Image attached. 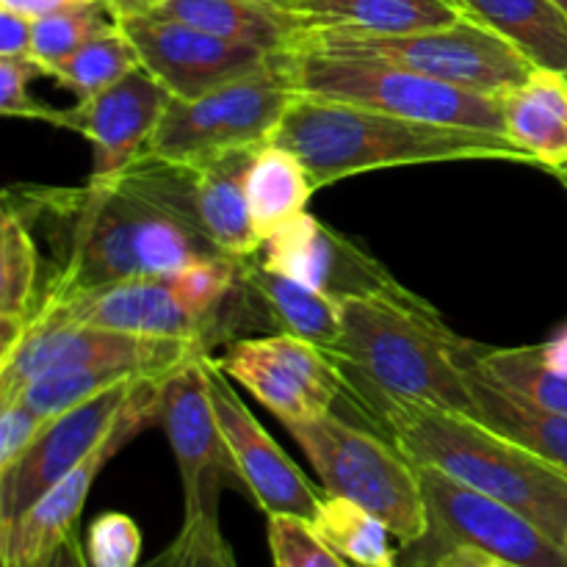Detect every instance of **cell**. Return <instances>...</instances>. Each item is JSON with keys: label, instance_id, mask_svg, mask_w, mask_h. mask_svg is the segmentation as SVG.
Returning a JSON list of instances; mask_svg holds the SVG:
<instances>
[{"label": "cell", "instance_id": "cell-23", "mask_svg": "<svg viewBox=\"0 0 567 567\" xmlns=\"http://www.w3.org/2000/svg\"><path fill=\"white\" fill-rule=\"evenodd\" d=\"M241 277L258 297L264 313L282 332L316 343L332 354L341 343V302L282 271L260 264L258 255L241 260Z\"/></svg>", "mask_w": 567, "mask_h": 567}, {"label": "cell", "instance_id": "cell-29", "mask_svg": "<svg viewBox=\"0 0 567 567\" xmlns=\"http://www.w3.org/2000/svg\"><path fill=\"white\" fill-rule=\"evenodd\" d=\"M313 529L354 567H399L393 532L382 518L349 498L324 493L319 513L310 520Z\"/></svg>", "mask_w": 567, "mask_h": 567}, {"label": "cell", "instance_id": "cell-45", "mask_svg": "<svg viewBox=\"0 0 567 567\" xmlns=\"http://www.w3.org/2000/svg\"><path fill=\"white\" fill-rule=\"evenodd\" d=\"M551 175L557 177L559 186H563V188H565V194H567V164H565V166H559V169H554Z\"/></svg>", "mask_w": 567, "mask_h": 567}, {"label": "cell", "instance_id": "cell-40", "mask_svg": "<svg viewBox=\"0 0 567 567\" xmlns=\"http://www.w3.org/2000/svg\"><path fill=\"white\" fill-rule=\"evenodd\" d=\"M402 567H518V565H509L504 563V559L491 557V554L480 551V548L452 546V548H443V551L426 554V557L408 559Z\"/></svg>", "mask_w": 567, "mask_h": 567}, {"label": "cell", "instance_id": "cell-11", "mask_svg": "<svg viewBox=\"0 0 567 567\" xmlns=\"http://www.w3.org/2000/svg\"><path fill=\"white\" fill-rule=\"evenodd\" d=\"M164 380V377H161ZM161 380L144 377L133 388L120 421L105 435V441L78 465L75 471L55 482L44 496H39L14 524L0 529V563L3 567H37L42 565L72 532H78L83 504L100 471L144 430L158 424Z\"/></svg>", "mask_w": 567, "mask_h": 567}, {"label": "cell", "instance_id": "cell-18", "mask_svg": "<svg viewBox=\"0 0 567 567\" xmlns=\"http://www.w3.org/2000/svg\"><path fill=\"white\" fill-rule=\"evenodd\" d=\"M169 103V89L138 66L97 97L61 109L55 127L81 133L92 144V172L86 183H114L142 158Z\"/></svg>", "mask_w": 567, "mask_h": 567}, {"label": "cell", "instance_id": "cell-44", "mask_svg": "<svg viewBox=\"0 0 567 567\" xmlns=\"http://www.w3.org/2000/svg\"><path fill=\"white\" fill-rule=\"evenodd\" d=\"M155 3H158V0H111V6H114L116 14H120V17L150 14Z\"/></svg>", "mask_w": 567, "mask_h": 567}, {"label": "cell", "instance_id": "cell-41", "mask_svg": "<svg viewBox=\"0 0 567 567\" xmlns=\"http://www.w3.org/2000/svg\"><path fill=\"white\" fill-rule=\"evenodd\" d=\"M89 3H97V0H0V9L17 11V14L31 17V20H42V17L81 9V6Z\"/></svg>", "mask_w": 567, "mask_h": 567}, {"label": "cell", "instance_id": "cell-49", "mask_svg": "<svg viewBox=\"0 0 567 567\" xmlns=\"http://www.w3.org/2000/svg\"><path fill=\"white\" fill-rule=\"evenodd\" d=\"M399 567H402V565H399Z\"/></svg>", "mask_w": 567, "mask_h": 567}, {"label": "cell", "instance_id": "cell-15", "mask_svg": "<svg viewBox=\"0 0 567 567\" xmlns=\"http://www.w3.org/2000/svg\"><path fill=\"white\" fill-rule=\"evenodd\" d=\"M122 31L136 44L138 59L172 92V97L194 100L236 78L258 72L280 50L230 42L208 31L150 14L120 17Z\"/></svg>", "mask_w": 567, "mask_h": 567}, {"label": "cell", "instance_id": "cell-37", "mask_svg": "<svg viewBox=\"0 0 567 567\" xmlns=\"http://www.w3.org/2000/svg\"><path fill=\"white\" fill-rule=\"evenodd\" d=\"M42 75L33 61H11L0 59V111L6 116H20V120H39L55 125L61 105L42 103L31 94V81Z\"/></svg>", "mask_w": 567, "mask_h": 567}, {"label": "cell", "instance_id": "cell-1", "mask_svg": "<svg viewBox=\"0 0 567 567\" xmlns=\"http://www.w3.org/2000/svg\"><path fill=\"white\" fill-rule=\"evenodd\" d=\"M3 208L42 227L53 249V271L39 293V308L78 293L138 277H166L216 252L214 244L181 216L122 183L83 186H14Z\"/></svg>", "mask_w": 567, "mask_h": 567}, {"label": "cell", "instance_id": "cell-42", "mask_svg": "<svg viewBox=\"0 0 567 567\" xmlns=\"http://www.w3.org/2000/svg\"><path fill=\"white\" fill-rule=\"evenodd\" d=\"M37 567H92V565H89L86 548H83L81 535H78V532H72V535L66 537V540L61 543V546L55 548V551Z\"/></svg>", "mask_w": 567, "mask_h": 567}, {"label": "cell", "instance_id": "cell-10", "mask_svg": "<svg viewBox=\"0 0 567 567\" xmlns=\"http://www.w3.org/2000/svg\"><path fill=\"white\" fill-rule=\"evenodd\" d=\"M208 347L186 338H150L103 327H42L25 332L20 347L0 360V402L14 399L31 380L55 371L125 369L138 377L172 374Z\"/></svg>", "mask_w": 567, "mask_h": 567}, {"label": "cell", "instance_id": "cell-27", "mask_svg": "<svg viewBox=\"0 0 567 567\" xmlns=\"http://www.w3.org/2000/svg\"><path fill=\"white\" fill-rule=\"evenodd\" d=\"M316 192L319 188H316L308 166L291 150L277 142L255 150L247 172V197L255 227H258L264 241L277 227L291 221L293 216L305 214Z\"/></svg>", "mask_w": 567, "mask_h": 567}, {"label": "cell", "instance_id": "cell-6", "mask_svg": "<svg viewBox=\"0 0 567 567\" xmlns=\"http://www.w3.org/2000/svg\"><path fill=\"white\" fill-rule=\"evenodd\" d=\"M282 426L310 460L324 493L349 498L385 520L402 548L430 535L419 471L396 443H385L336 413Z\"/></svg>", "mask_w": 567, "mask_h": 567}, {"label": "cell", "instance_id": "cell-21", "mask_svg": "<svg viewBox=\"0 0 567 567\" xmlns=\"http://www.w3.org/2000/svg\"><path fill=\"white\" fill-rule=\"evenodd\" d=\"M150 17L186 22L214 37L264 50H291L310 25L302 14L275 0H158Z\"/></svg>", "mask_w": 567, "mask_h": 567}, {"label": "cell", "instance_id": "cell-4", "mask_svg": "<svg viewBox=\"0 0 567 567\" xmlns=\"http://www.w3.org/2000/svg\"><path fill=\"white\" fill-rule=\"evenodd\" d=\"M399 452L518 509L554 540H567V474L476 415L432 404L374 410Z\"/></svg>", "mask_w": 567, "mask_h": 567}, {"label": "cell", "instance_id": "cell-17", "mask_svg": "<svg viewBox=\"0 0 567 567\" xmlns=\"http://www.w3.org/2000/svg\"><path fill=\"white\" fill-rule=\"evenodd\" d=\"M208 369L210 399H214L216 419H219L221 437L233 454L241 485L255 498L266 515H297L313 520L324 493L310 485L297 463L280 449V443L264 430L258 419L249 413L230 385V377L216 365V360L205 358Z\"/></svg>", "mask_w": 567, "mask_h": 567}, {"label": "cell", "instance_id": "cell-12", "mask_svg": "<svg viewBox=\"0 0 567 567\" xmlns=\"http://www.w3.org/2000/svg\"><path fill=\"white\" fill-rule=\"evenodd\" d=\"M214 360L282 424L332 413L338 396L349 391L341 365L291 332L241 338Z\"/></svg>", "mask_w": 567, "mask_h": 567}, {"label": "cell", "instance_id": "cell-47", "mask_svg": "<svg viewBox=\"0 0 567 567\" xmlns=\"http://www.w3.org/2000/svg\"><path fill=\"white\" fill-rule=\"evenodd\" d=\"M275 3H280V6H288V9H291V6H293V0H275Z\"/></svg>", "mask_w": 567, "mask_h": 567}, {"label": "cell", "instance_id": "cell-30", "mask_svg": "<svg viewBox=\"0 0 567 567\" xmlns=\"http://www.w3.org/2000/svg\"><path fill=\"white\" fill-rule=\"evenodd\" d=\"M39 249L31 225L17 210L3 208L0 216V324L25 327L37 310L42 282H39Z\"/></svg>", "mask_w": 567, "mask_h": 567}, {"label": "cell", "instance_id": "cell-36", "mask_svg": "<svg viewBox=\"0 0 567 567\" xmlns=\"http://www.w3.org/2000/svg\"><path fill=\"white\" fill-rule=\"evenodd\" d=\"M142 529L125 513H100L83 537L92 567H142Z\"/></svg>", "mask_w": 567, "mask_h": 567}, {"label": "cell", "instance_id": "cell-32", "mask_svg": "<svg viewBox=\"0 0 567 567\" xmlns=\"http://www.w3.org/2000/svg\"><path fill=\"white\" fill-rule=\"evenodd\" d=\"M120 25V14L111 0L59 11V14L33 20V64L42 75L53 78L70 55H75L89 39Z\"/></svg>", "mask_w": 567, "mask_h": 567}, {"label": "cell", "instance_id": "cell-16", "mask_svg": "<svg viewBox=\"0 0 567 567\" xmlns=\"http://www.w3.org/2000/svg\"><path fill=\"white\" fill-rule=\"evenodd\" d=\"M138 380L144 377L109 388L81 408L50 419L31 449L11 468L0 471V529L14 524L39 496L75 471L105 441Z\"/></svg>", "mask_w": 567, "mask_h": 567}, {"label": "cell", "instance_id": "cell-35", "mask_svg": "<svg viewBox=\"0 0 567 567\" xmlns=\"http://www.w3.org/2000/svg\"><path fill=\"white\" fill-rule=\"evenodd\" d=\"M269 548L275 567H349L313 524L297 515H269Z\"/></svg>", "mask_w": 567, "mask_h": 567}, {"label": "cell", "instance_id": "cell-26", "mask_svg": "<svg viewBox=\"0 0 567 567\" xmlns=\"http://www.w3.org/2000/svg\"><path fill=\"white\" fill-rule=\"evenodd\" d=\"M310 25H343L369 33H415L463 20L454 0H293Z\"/></svg>", "mask_w": 567, "mask_h": 567}, {"label": "cell", "instance_id": "cell-22", "mask_svg": "<svg viewBox=\"0 0 567 567\" xmlns=\"http://www.w3.org/2000/svg\"><path fill=\"white\" fill-rule=\"evenodd\" d=\"M504 133L540 169L567 164V75L535 66L520 86L502 94Z\"/></svg>", "mask_w": 567, "mask_h": 567}, {"label": "cell", "instance_id": "cell-9", "mask_svg": "<svg viewBox=\"0 0 567 567\" xmlns=\"http://www.w3.org/2000/svg\"><path fill=\"white\" fill-rule=\"evenodd\" d=\"M415 471L430 513V535L404 548L408 559L452 546H471L518 567H567V548L524 513L432 465H415Z\"/></svg>", "mask_w": 567, "mask_h": 567}, {"label": "cell", "instance_id": "cell-14", "mask_svg": "<svg viewBox=\"0 0 567 567\" xmlns=\"http://www.w3.org/2000/svg\"><path fill=\"white\" fill-rule=\"evenodd\" d=\"M205 358L208 352L161 380L158 426L164 430L181 471L183 513L219 507L221 487L233 482L241 485L216 419Z\"/></svg>", "mask_w": 567, "mask_h": 567}, {"label": "cell", "instance_id": "cell-39", "mask_svg": "<svg viewBox=\"0 0 567 567\" xmlns=\"http://www.w3.org/2000/svg\"><path fill=\"white\" fill-rule=\"evenodd\" d=\"M0 59L33 61V20L0 9Z\"/></svg>", "mask_w": 567, "mask_h": 567}, {"label": "cell", "instance_id": "cell-13", "mask_svg": "<svg viewBox=\"0 0 567 567\" xmlns=\"http://www.w3.org/2000/svg\"><path fill=\"white\" fill-rule=\"evenodd\" d=\"M258 260L338 302L391 299L402 305H426V299L404 288L363 244L332 230L308 210L269 233Z\"/></svg>", "mask_w": 567, "mask_h": 567}, {"label": "cell", "instance_id": "cell-24", "mask_svg": "<svg viewBox=\"0 0 567 567\" xmlns=\"http://www.w3.org/2000/svg\"><path fill=\"white\" fill-rule=\"evenodd\" d=\"M543 70L567 75V14L554 0H454Z\"/></svg>", "mask_w": 567, "mask_h": 567}, {"label": "cell", "instance_id": "cell-48", "mask_svg": "<svg viewBox=\"0 0 567 567\" xmlns=\"http://www.w3.org/2000/svg\"><path fill=\"white\" fill-rule=\"evenodd\" d=\"M565 548H567V540H565Z\"/></svg>", "mask_w": 567, "mask_h": 567}, {"label": "cell", "instance_id": "cell-33", "mask_svg": "<svg viewBox=\"0 0 567 567\" xmlns=\"http://www.w3.org/2000/svg\"><path fill=\"white\" fill-rule=\"evenodd\" d=\"M136 377L138 374L125 369L55 371V374H44L28 382L14 399H22L28 408H33L39 415H44V419H59V415L86 404L89 399L105 393L109 388L122 385V382L127 380H136Z\"/></svg>", "mask_w": 567, "mask_h": 567}, {"label": "cell", "instance_id": "cell-3", "mask_svg": "<svg viewBox=\"0 0 567 567\" xmlns=\"http://www.w3.org/2000/svg\"><path fill=\"white\" fill-rule=\"evenodd\" d=\"M457 338L430 302L343 299L341 343L330 358L371 410L388 402L432 404L480 419Z\"/></svg>", "mask_w": 567, "mask_h": 567}, {"label": "cell", "instance_id": "cell-5", "mask_svg": "<svg viewBox=\"0 0 567 567\" xmlns=\"http://www.w3.org/2000/svg\"><path fill=\"white\" fill-rule=\"evenodd\" d=\"M291 50L385 61L485 94L509 92L535 72V64L518 48L471 17H463L454 25L415 33H369L343 25H308Z\"/></svg>", "mask_w": 567, "mask_h": 567}, {"label": "cell", "instance_id": "cell-34", "mask_svg": "<svg viewBox=\"0 0 567 567\" xmlns=\"http://www.w3.org/2000/svg\"><path fill=\"white\" fill-rule=\"evenodd\" d=\"M142 567H241L221 532L219 507L183 513V526L169 546Z\"/></svg>", "mask_w": 567, "mask_h": 567}, {"label": "cell", "instance_id": "cell-38", "mask_svg": "<svg viewBox=\"0 0 567 567\" xmlns=\"http://www.w3.org/2000/svg\"><path fill=\"white\" fill-rule=\"evenodd\" d=\"M48 421L50 419L28 408L22 399L0 402V471L11 468L31 449V443L42 435Z\"/></svg>", "mask_w": 567, "mask_h": 567}, {"label": "cell", "instance_id": "cell-8", "mask_svg": "<svg viewBox=\"0 0 567 567\" xmlns=\"http://www.w3.org/2000/svg\"><path fill=\"white\" fill-rule=\"evenodd\" d=\"M288 55H291L293 86L299 94L365 105L408 120L476 127V131L507 136L502 94L454 86L385 61L341 59L313 50H288Z\"/></svg>", "mask_w": 567, "mask_h": 567}, {"label": "cell", "instance_id": "cell-31", "mask_svg": "<svg viewBox=\"0 0 567 567\" xmlns=\"http://www.w3.org/2000/svg\"><path fill=\"white\" fill-rule=\"evenodd\" d=\"M138 66H142V59H138L136 44L122 31V25H116L111 31L100 33V37L89 39L75 55H70L61 64L53 81L70 89L78 103H83V100L97 97L100 92L120 83L122 78L131 75Z\"/></svg>", "mask_w": 567, "mask_h": 567}, {"label": "cell", "instance_id": "cell-19", "mask_svg": "<svg viewBox=\"0 0 567 567\" xmlns=\"http://www.w3.org/2000/svg\"><path fill=\"white\" fill-rule=\"evenodd\" d=\"M42 327H103L131 336L186 338L210 347L208 327L183 302L172 275L114 282L33 310L25 332Z\"/></svg>", "mask_w": 567, "mask_h": 567}, {"label": "cell", "instance_id": "cell-28", "mask_svg": "<svg viewBox=\"0 0 567 567\" xmlns=\"http://www.w3.org/2000/svg\"><path fill=\"white\" fill-rule=\"evenodd\" d=\"M460 349L493 382L509 388L535 408L567 415V371L548 365L543 358V347L493 349L463 338Z\"/></svg>", "mask_w": 567, "mask_h": 567}, {"label": "cell", "instance_id": "cell-7", "mask_svg": "<svg viewBox=\"0 0 567 567\" xmlns=\"http://www.w3.org/2000/svg\"><path fill=\"white\" fill-rule=\"evenodd\" d=\"M297 97L291 55L280 50L258 72L203 97H172L142 155L199 166L233 150L264 147Z\"/></svg>", "mask_w": 567, "mask_h": 567}, {"label": "cell", "instance_id": "cell-2", "mask_svg": "<svg viewBox=\"0 0 567 567\" xmlns=\"http://www.w3.org/2000/svg\"><path fill=\"white\" fill-rule=\"evenodd\" d=\"M271 142L291 150L308 166L316 188L393 166L452 161H513L537 166L526 150L502 133L408 120L310 94L293 100Z\"/></svg>", "mask_w": 567, "mask_h": 567}, {"label": "cell", "instance_id": "cell-20", "mask_svg": "<svg viewBox=\"0 0 567 567\" xmlns=\"http://www.w3.org/2000/svg\"><path fill=\"white\" fill-rule=\"evenodd\" d=\"M258 150V147H255ZM255 150H233L194 175V225L227 258H252L264 247L247 197V172Z\"/></svg>", "mask_w": 567, "mask_h": 567}, {"label": "cell", "instance_id": "cell-46", "mask_svg": "<svg viewBox=\"0 0 567 567\" xmlns=\"http://www.w3.org/2000/svg\"><path fill=\"white\" fill-rule=\"evenodd\" d=\"M554 3H557V6H559V9H563V11H565V14H567V0H554Z\"/></svg>", "mask_w": 567, "mask_h": 567}, {"label": "cell", "instance_id": "cell-43", "mask_svg": "<svg viewBox=\"0 0 567 567\" xmlns=\"http://www.w3.org/2000/svg\"><path fill=\"white\" fill-rule=\"evenodd\" d=\"M543 358H546V363L554 365V369L567 371V327H563L551 341L543 343Z\"/></svg>", "mask_w": 567, "mask_h": 567}, {"label": "cell", "instance_id": "cell-25", "mask_svg": "<svg viewBox=\"0 0 567 567\" xmlns=\"http://www.w3.org/2000/svg\"><path fill=\"white\" fill-rule=\"evenodd\" d=\"M463 338H457V358L465 365V377H468L471 396H474L480 419L485 424L496 426L498 432L509 435L513 441L524 443L543 460L557 465L559 471L567 474V415L548 413V410L535 408L518 393L509 388L498 385L491 377L482 374L474 363L460 349Z\"/></svg>", "mask_w": 567, "mask_h": 567}]
</instances>
